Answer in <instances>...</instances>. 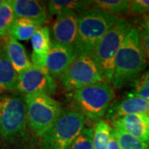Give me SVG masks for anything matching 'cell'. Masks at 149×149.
I'll use <instances>...</instances> for the list:
<instances>
[{
	"instance_id": "9c48e42d",
	"label": "cell",
	"mask_w": 149,
	"mask_h": 149,
	"mask_svg": "<svg viewBox=\"0 0 149 149\" xmlns=\"http://www.w3.org/2000/svg\"><path fill=\"white\" fill-rule=\"evenodd\" d=\"M56 81L46 68L32 65L30 68L18 74L17 91L25 95L43 94L50 96L56 92Z\"/></svg>"
},
{
	"instance_id": "8992f818",
	"label": "cell",
	"mask_w": 149,
	"mask_h": 149,
	"mask_svg": "<svg viewBox=\"0 0 149 149\" xmlns=\"http://www.w3.org/2000/svg\"><path fill=\"white\" fill-rule=\"evenodd\" d=\"M85 117L77 110L62 113L41 137L42 149H66L85 128Z\"/></svg>"
},
{
	"instance_id": "f1b7e54d",
	"label": "cell",
	"mask_w": 149,
	"mask_h": 149,
	"mask_svg": "<svg viewBox=\"0 0 149 149\" xmlns=\"http://www.w3.org/2000/svg\"><path fill=\"white\" fill-rule=\"evenodd\" d=\"M3 0H0V6L2 5V3H3Z\"/></svg>"
},
{
	"instance_id": "6da1fadb",
	"label": "cell",
	"mask_w": 149,
	"mask_h": 149,
	"mask_svg": "<svg viewBox=\"0 0 149 149\" xmlns=\"http://www.w3.org/2000/svg\"><path fill=\"white\" fill-rule=\"evenodd\" d=\"M146 66L147 61L141 47L138 29L132 27L115 57L113 74L110 83L112 88L113 90L122 88L136 79Z\"/></svg>"
},
{
	"instance_id": "3957f363",
	"label": "cell",
	"mask_w": 149,
	"mask_h": 149,
	"mask_svg": "<svg viewBox=\"0 0 149 149\" xmlns=\"http://www.w3.org/2000/svg\"><path fill=\"white\" fill-rule=\"evenodd\" d=\"M132 27L125 18L119 17L115 25L104 35L91 52L104 83L109 85L111 83L118 51Z\"/></svg>"
},
{
	"instance_id": "cb8c5ba5",
	"label": "cell",
	"mask_w": 149,
	"mask_h": 149,
	"mask_svg": "<svg viewBox=\"0 0 149 149\" xmlns=\"http://www.w3.org/2000/svg\"><path fill=\"white\" fill-rule=\"evenodd\" d=\"M14 19L10 0H3L0 6V37L8 36V29Z\"/></svg>"
},
{
	"instance_id": "7402d4cb",
	"label": "cell",
	"mask_w": 149,
	"mask_h": 149,
	"mask_svg": "<svg viewBox=\"0 0 149 149\" xmlns=\"http://www.w3.org/2000/svg\"><path fill=\"white\" fill-rule=\"evenodd\" d=\"M112 133L117 140L120 149H149V143L136 139L118 128H112Z\"/></svg>"
},
{
	"instance_id": "d6986e66",
	"label": "cell",
	"mask_w": 149,
	"mask_h": 149,
	"mask_svg": "<svg viewBox=\"0 0 149 149\" xmlns=\"http://www.w3.org/2000/svg\"><path fill=\"white\" fill-rule=\"evenodd\" d=\"M93 1L87 0H52L48 3V12L51 15H57L62 11L71 10L82 13L91 8Z\"/></svg>"
},
{
	"instance_id": "ac0fdd59",
	"label": "cell",
	"mask_w": 149,
	"mask_h": 149,
	"mask_svg": "<svg viewBox=\"0 0 149 149\" xmlns=\"http://www.w3.org/2000/svg\"><path fill=\"white\" fill-rule=\"evenodd\" d=\"M18 74L8 60L3 47L0 48V91H17Z\"/></svg>"
},
{
	"instance_id": "e0dca14e",
	"label": "cell",
	"mask_w": 149,
	"mask_h": 149,
	"mask_svg": "<svg viewBox=\"0 0 149 149\" xmlns=\"http://www.w3.org/2000/svg\"><path fill=\"white\" fill-rule=\"evenodd\" d=\"M44 24L27 18H15L8 29V36L17 41H27Z\"/></svg>"
},
{
	"instance_id": "8fae6325",
	"label": "cell",
	"mask_w": 149,
	"mask_h": 149,
	"mask_svg": "<svg viewBox=\"0 0 149 149\" xmlns=\"http://www.w3.org/2000/svg\"><path fill=\"white\" fill-rule=\"evenodd\" d=\"M76 56L73 47L52 43L46 58L45 68L54 80L60 79Z\"/></svg>"
},
{
	"instance_id": "5b68a950",
	"label": "cell",
	"mask_w": 149,
	"mask_h": 149,
	"mask_svg": "<svg viewBox=\"0 0 149 149\" xmlns=\"http://www.w3.org/2000/svg\"><path fill=\"white\" fill-rule=\"evenodd\" d=\"M24 102L27 124L39 137H42L62 113L59 102L47 95H25Z\"/></svg>"
},
{
	"instance_id": "5bb4252c",
	"label": "cell",
	"mask_w": 149,
	"mask_h": 149,
	"mask_svg": "<svg viewBox=\"0 0 149 149\" xmlns=\"http://www.w3.org/2000/svg\"><path fill=\"white\" fill-rule=\"evenodd\" d=\"M15 18H27L45 23L47 13L45 4L37 0H10Z\"/></svg>"
},
{
	"instance_id": "ba28073f",
	"label": "cell",
	"mask_w": 149,
	"mask_h": 149,
	"mask_svg": "<svg viewBox=\"0 0 149 149\" xmlns=\"http://www.w3.org/2000/svg\"><path fill=\"white\" fill-rule=\"evenodd\" d=\"M64 88L74 91L87 85L104 82L91 52L79 54L60 78Z\"/></svg>"
},
{
	"instance_id": "9a60e30c",
	"label": "cell",
	"mask_w": 149,
	"mask_h": 149,
	"mask_svg": "<svg viewBox=\"0 0 149 149\" xmlns=\"http://www.w3.org/2000/svg\"><path fill=\"white\" fill-rule=\"evenodd\" d=\"M32 53V65L45 68L46 58L52 46L51 32L47 27H42L31 37Z\"/></svg>"
},
{
	"instance_id": "277c9868",
	"label": "cell",
	"mask_w": 149,
	"mask_h": 149,
	"mask_svg": "<svg viewBox=\"0 0 149 149\" xmlns=\"http://www.w3.org/2000/svg\"><path fill=\"white\" fill-rule=\"evenodd\" d=\"M70 96L77 111L88 118L99 120L108 111L114 92L111 85L100 82L71 91Z\"/></svg>"
},
{
	"instance_id": "83f0119b",
	"label": "cell",
	"mask_w": 149,
	"mask_h": 149,
	"mask_svg": "<svg viewBox=\"0 0 149 149\" xmlns=\"http://www.w3.org/2000/svg\"><path fill=\"white\" fill-rule=\"evenodd\" d=\"M139 80L143 82L144 85H146L148 87H149V70L146 71L143 75H141V77H139Z\"/></svg>"
},
{
	"instance_id": "d4e9b609",
	"label": "cell",
	"mask_w": 149,
	"mask_h": 149,
	"mask_svg": "<svg viewBox=\"0 0 149 149\" xmlns=\"http://www.w3.org/2000/svg\"><path fill=\"white\" fill-rule=\"evenodd\" d=\"M93 128H84L66 149H93Z\"/></svg>"
},
{
	"instance_id": "7a4b0ae2",
	"label": "cell",
	"mask_w": 149,
	"mask_h": 149,
	"mask_svg": "<svg viewBox=\"0 0 149 149\" xmlns=\"http://www.w3.org/2000/svg\"><path fill=\"white\" fill-rule=\"evenodd\" d=\"M119 17L91 8L79 13L76 40L73 46L75 54L91 53L98 42L115 25Z\"/></svg>"
},
{
	"instance_id": "484cf974",
	"label": "cell",
	"mask_w": 149,
	"mask_h": 149,
	"mask_svg": "<svg viewBox=\"0 0 149 149\" xmlns=\"http://www.w3.org/2000/svg\"><path fill=\"white\" fill-rule=\"evenodd\" d=\"M149 13V0L129 1L128 14L131 16H143Z\"/></svg>"
},
{
	"instance_id": "7c38bea8",
	"label": "cell",
	"mask_w": 149,
	"mask_h": 149,
	"mask_svg": "<svg viewBox=\"0 0 149 149\" xmlns=\"http://www.w3.org/2000/svg\"><path fill=\"white\" fill-rule=\"evenodd\" d=\"M114 128H118L135 137L136 139L149 143V115L129 114L113 120Z\"/></svg>"
},
{
	"instance_id": "52a82bcc",
	"label": "cell",
	"mask_w": 149,
	"mask_h": 149,
	"mask_svg": "<svg viewBox=\"0 0 149 149\" xmlns=\"http://www.w3.org/2000/svg\"><path fill=\"white\" fill-rule=\"evenodd\" d=\"M27 115L24 97H0V136L6 141H13L25 135Z\"/></svg>"
},
{
	"instance_id": "4316f807",
	"label": "cell",
	"mask_w": 149,
	"mask_h": 149,
	"mask_svg": "<svg viewBox=\"0 0 149 149\" xmlns=\"http://www.w3.org/2000/svg\"><path fill=\"white\" fill-rule=\"evenodd\" d=\"M107 149H120L117 140L114 138V136L113 135V133H111V136H110V139H109V141Z\"/></svg>"
},
{
	"instance_id": "f546056e",
	"label": "cell",
	"mask_w": 149,
	"mask_h": 149,
	"mask_svg": "<svg viewBox=\"0 0 149 149\" xmlns=\"http://www.w3.org/2000/svg\"><path fill=\"white\" fill-rule=\"evenodd\" d=\"M0 94H1V91H0ZM0 97H1V95H0Z\"/></svg>"
},
{
	"instance_id": "2e32d148",
	"label": "cell",
	"mask_w": 149,
	"mask_h": 149,
	"mask_svg": "<svg viewBox=\"0 0 149 149\" xmlns=\"http://www.w3.org/2000/svg\"><path fill=\"white\" fill-rule=\"evenodd\" d=\"M3 49L17 74H21L32 66V62L27 56L25 48L18 41L8 36Z\"/></svg>"
},
{
	"instance_id": "44dd1931",
	"label": "cell",
	"mask_w": 149,
	"mask_h": 149,
	"mask_svg": "<svg viewBox=\"0 0 149 149\" xmlns=\"http://www.w3.org/2000/svg\"><path fill=\"white\" fill-rule=\"evenodd\" d=\"M111 133L109 124L103 119H99L93 128V149H107Z\"/></svg>"
},
{
	"instance_id": "ffe728a7",
	"label": "cell",
	"mask_w": 149,
	"mask_h": 149,
	"mask_svg": "<svg viewBox=\"0 0 149 149\" xmlns=\"http://www.w3.org/2000/svg\"><path fill=\"white\" fill-rule=\"evenodd\" d=\"M91 9L103 12L113 16L128 14L129 1L128 0H95Z\"/></svg>"
},
{
	"instance_id": "603a6c76",
	"label": "cell",
	"mask_w": 149,
	"mask_h": 149,
	"mask_svg": "<svg viewBox=\"0 0 149 149\" xmlns=\"http://www.w3.org/2000/svg\"><path fill=\"white\" fill-rule=\"evenodd\" d=\"M136 28L138 29L141 47L143 52L144 57L149 62V13L142 16L137 23Z\"/></svg>"
},
{
	"instance_id": "4fadbf2b",
	"label": "cell",
	"mask_w": 149,
	"mask_h": 149,
	"mask_svg": "<svg viewBox=\"0 0 149 149\" xmlns=\"http://www.w3.org/2000/svg\"><path fill=\"white\" fill-rule=\"evenodd\" d=\"M137 113L149 115V102L131 94L113 105L108 111V116L114 120L125 115Z\"/></svg>"
},
{
	"instance_id": "30bf717a",
	"label": "cell",
	"mask_w": 149,
	"mask_h": 149,
	"mask_svg": "<svg viewBox=\"0 0 149 149\" xmlns=\"http://www.w3.org/2000/svg\"><path fill=\"white\" fill-rule=\"evenodd\" d=\"M78 14L74 11H62L57 14L52 26V43L73 47L76 40Z\"/></svg>"
}]
</instances>
